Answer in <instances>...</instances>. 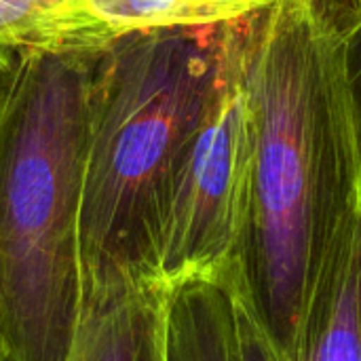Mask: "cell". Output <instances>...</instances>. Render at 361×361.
I'll return each mask as SVG.
<instances>
[{
  "instance_id": "cell-1",
  "label": "cell",
  "mask_w": 361,
  "mask_h": 361,
  "mask_svg": "<svg viewBox=\"0 0 361 361\" xmlns=\"http://www.w3.org/2000/svg\"><path fill=\"white\" fill-rule=\"evenodd\" d=\"M353 0H277L241 19L252 186L239 252L269 334L298 361L326 220L361 190V152L343 66Z\"/></svg>"
},
{
  "instance_id": "cell-13",
  "label": "cell",
  "mask_w": 361,
  "mask_h": 361,
  "mask_svg": "<svg viewBox=\"0 0 361 361\" xmlns=\"http://www.w3.org/2000/svg\"><path fill=\"white\" fill-rule=\"evenodd\" d=\"M353 4H355V13L360 15V13H361V0H353Z\"/></svg>"
},
{
  "instance_id": "cell-11",
  "label": "cell",
  "mask_w": 361,
  "mask_h": 361,
  "mask_svg": "<svg viewBox=\"0 0 361 361\" xmlns=\"http://www.w3.org/2000/svg\"><path fill=\"white\" fill-rule=\"evenodd\" d=\"M15 66H17V51L0 47V102L11 87V80L15 76Z\"/></svg>"
},
{
  "instance_id": "cell-3",
  "label": "cell",
  "mask_w": 361,
  "mask_h": 361,
  "mask_svg": "<svg viewBox=\"0 0 361 361\" xmlns=\"http://www.w3.org/2000/svg\"><path fill=\"white\" fill-rule=\"evenodd\" d=\"M218 61L220 25L131 32L99 49L89 93L82 281H159L169 184L207 110Z\"/></svg>"
},
{
  "instance_id": "cell-2",
  "label": "cell",
  "mask_w": 361,
  "mask_h": 361,
  "mask_svg": "<svg viewBox=\"0 0 361 361\" xmlns=\"http://www.w3.org/2000/svg\"><path fill=\"white\" fill-rule=\"evenodd\" d=\"M97 55L17 49L0 102V349L8 361H68L72 349Z\"/></svg>"
},
{
  "instance_id": "cell-9",
  "label": "cell",
  "mask_w": 361,
  "mask_h": 361,
  "mask_svg": "<svg viewBox=\"0 0 361 361\" xmlns=\"http://www.w3.org/2000/svg\"><path fill=\"white\" fill-rule=\"evenodd\" d=\"M66 0H0V47L17 49L36 21Z\"/></svg>"
},
{
  "instance_id": "cell-10",
  "label": "cell",
  "mask_w": 361,
  "mask_h": 361,
  "mask_svg": "<svg viewBox=\"0 0 361 361\" xmlns=\"http://www.w3.org/2000/svg\"><path fill=\"white\" fill-rule=\"evenodd\" d=\"M343 66H345V78H347V87H349V97H351V108H353L361 152V13L353 17L351 25L345 32Z\"/></svg>"
},
{
  "instance_id": "cell-12",
  "label": "cell",
  "mask_w": 361,
  "mask_h": 361,
  "mask_svg": "<svg viewBox=\"0 0 361 361\" xmlns=\"http://www.w3.org/2000/svg\"><path fill=\"white\" fill-rule=\"evenodd\" d=\"M360 307H361V224H360Z\"/></svg>"
},
{
  "instance_id": "cell-6",
  "label": "cell",
  "mask_w": 361,
  "mask_h": 361,
  "mask_svg": "<svg viewBox=\"0 0 361 361\" xmlns=\"http://www.w3.org/2000/svg\"><path fill=\"white\" fill-rule=\"evenodd\" d=\"M360 224L361 192L326 220L298 361H361Z\"/></svg>"
},
{
  "instance_id": "cell-8",
  "label": "cell",
  "mask_w": 361,
  "mask_h": 361,
  "mask_svg": "<svg viewBox=\"0 0 361 361\" xmlns=\"http://www.w3.org/2000/svg\"><path fill=\"white\" fill-rule=\"evenodd\" d=\"M203 279L220 361H288L254 307L239 258Z\"/></svg>"
},
{
  "instance_id": "cell-7",
  "label": "cell",
  "mask_w": 361,
  "mask_h": 361,
  "mask_svg": "<svg viewBox=\"0 0 361 361\" xmlns=\"http://www.w3.org/2000/svg\"><path fill=\"white\" fill-rule=\"evenodd\" d=\"M68 361H167V288L161 281H82Z\"/></svg>"
},
{
  "instance_id": "cell-4",
  "label": "cell",
  "mask_w": 361,
  "mask_h": 361,
  "mask_svg": "<svg viewBox=\"0 0 361 361\" xmlns=\"http://www.w3.org/2000/svg\"><path fill=\"white\" fill-rule=\"evenodd\" d=\"M252 186V127L241 74V19L220 25V61L201 125L173 171L157 250L165 288L239 258Z\"/></svg>"
},
{
  "instance_id": "cell-14",
  "label": "cell",
  "mask_w": 361,
  "mask_h": 361,
  "mask_svg": "<svg viewBox=\"0 0 361 361\" xmlns=\"http://www.w3.org/2000/svg\"><path fill=\"white\" fill-rule=\"evenodd\" d=\"M0 361H8V360H6V355L2 353V349H0Z\"/></svg>"
},
{
  "instance_id": "cell-5",
  "label": "cell",
  "mask_w": 361,
  "mask_h": 361,
  "mask_svg": "<svg viewBox=\"0 0 361 361\" xmlns=\"http://www.w3.org/2000/svg\"><path fill=\"white\" fill-rule=\"evenodd\" d=\"M273 2L277 0H66L42 15L17 49H102L131 32L216 27Z\"/></svg>"
}]
</instances>
